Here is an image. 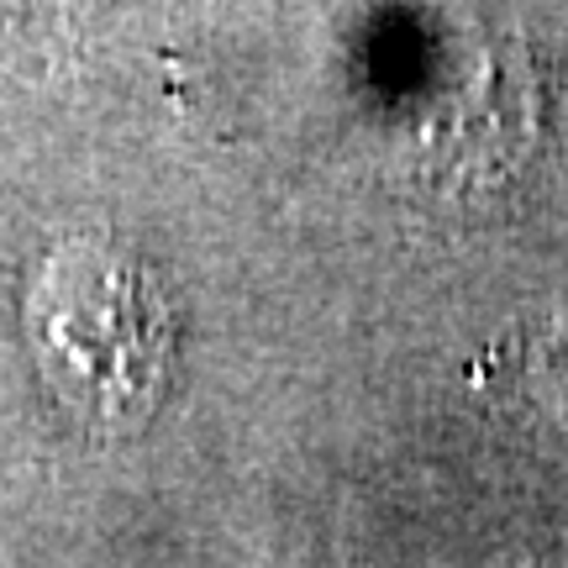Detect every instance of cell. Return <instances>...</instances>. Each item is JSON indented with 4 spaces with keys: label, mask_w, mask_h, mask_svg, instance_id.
<instances>
[{
    "label": "cell",
    "mask_w": 568,
    "mask_h": 568,
    "mask_svg": "<svg viewBox=\"0 0 568 568\" xmlns=\"http://www.w3.org/2000/svg\"><path fill=\"white\" fill-rule=\"evenodd\" d=\"M32 347L69 410L95 426H132L159 406L169 374V305L101 247H63L32 284Z\"/></svg>",
    "instance_id": "obj_1"
}]
</instances>
